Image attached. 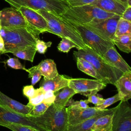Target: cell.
I'll list each match as a JSON object with an SVG mask.
<instances>
[{
    "mask_svg": "<svg viewBox=\"0 0 131 131\" xmlns=\"http://www.w3.org/2000/svg\"><path fill=\"white\" fill-rule=\"evenodd\" d=\"M35 11L46 20L48 27V32L55 34L61 38L69 39L75 43L78 50L83 49L86 47L76 29L60 15L42 10Z\"/></svg>",
    "mask_w": 131,
    "mask_h": 131,
    "instance_id": "1",
    "label": "cell"
},
{
    "mask_svg": "<svg viewBox=\"0 0 131 131\" xmlns=\"http://www.w3.org/2000/svg\"><path fill=\"white\" fill-rule=\"evenodd\" d=\"M75 58H81L89 61L106 84L114 85L116 81L123 74L118 69L110 66L103 57L89 47L73 52Z\"/></svg>",
    "mask_w": 131,
    "mask_h": 131,
    "instance_id": "2",
    "label": "cell"
},
{
    "mask_svg": "<svg viewBox=\"0 0 131 131\" xmlns=\"http://www.w3.org/2000/svg\"><path fill=\"white\" fill-rule=\"evenodd\" d=\"M116 14L106 12L93 5L68 8L60 16L71 24L84 25L96 19L110 18Z\"/></svg>",
    "mask_w": 131,
    "mask_h": 131,
    "instance_id": "3",
    "label": "cell"
},
{
    "mask_svg": "<svg viewBox=\"0 0 131 131\" xmlns=\"http://www.w3.org/2000/svg\"><path fill=\"white\" fill-rule=\"evenodd\" d=\"M0 34L4 41L5 51L13 52L36 44L37 38L26 28H2Z\"/></svg>",
    "mask_w": 131,
    "mask_h": 131,
    "instance_id": "4",
    "label": "cell"
},
{
    "mask_svg": "<svg viewBox=\"0 0 131 131\" xmlns=\"http://www.w3.org/2000/svg\"><path fill=\"white\" fill-rule=\"evenodd\" d=\"M30 117L48 131H67L69 125L67 107L59 108L53 104L43 114Z\"/></svg>",
    "mask_w": 131,
    "mask_h": 131,
    "instance_id": "5",
    "label": "cell"
},
{
    "mask_svg": "<svg viewBox=\"0 0 131 131\" xmlns=\"http://www.w3.org/2000/svg\"><path fill=\"white\" fill-rule=\"evenodd\" d=\"M12 7L17 9L23 6L34 10H42L60 15L69 6L66 0H4Z\"/></svg>",
    "mask_w": 131,
    "mask_h": 131,
    "instance_id": "6",
    "label": "cell"
},
{
    "mask_svg": "<svg viewBox=\"0 0 131 131\" xmlns=\"http://www.w3.org/2000/svg\"><path fill=\"white\" fill-rule=\"evenodd\" d=\"M71 24L79 33L84 45L100 56L102 57L109 48L115 47L113 42L101 38L84 26L74 24Z\"/></svg>",
    "mask_w": 131,
    "mask_h": 131,
    "instance_id": "7",
    "label": "cell"
},
{
    "mask_svg": "<svg viewBox=\"0 0 131 131\" xmlns=\"http://www.w3.org/2000/svg\"><path fill=\"white\" fill-rule=\"evenodd\" d=\"M120 17L117 15L105 19H96L83 26L101 38L113 42Z\"/></svg>",
    "mask_w": 131,
    "mask_h": 131,
    "instance_id": "8",
    "label": "cell"
},
{
    "mask_svg": "<svg viewBox=\"0 0 131 131\" xmlns=\"http://www.w3.org/2000/svg\"><path fill=\"white\" fill-rule=\"evenodd\" d=\"M17 124L31 127L37 131H48L35 122L29 115H23L15 113L6 107L0 105V126Z\"/></svg>",
    "mask_w": 131,
    "mask_h": 131,
    "instance_id": "9",
    "label": "cell"
},
{
    "mask_svg": "<svg viewBox=\"0 0 131 131\" xmlns=\"http://www.w3.org/2000/svg\"><path fill=\"white\" fill-rule=\"evenodd\" d=\"M17 10L21 13L26 19L27 29L37 38H39V34L48 32V24L45 18L36 11L32 9L20 6Z\"/></svg>",
    "mask_w": 131,
    "mask_h": 131,
    "instance_id": "10",
    "label": "cell"
},
{
    "mask_svg": "<svg viewBox=\"0 0 131 131\" xmlns=\"http://www.w3.org/2000/svg\"><path fill=\"white\" fill-rule=\"evenodd\" d=\"M112 131H131V106L128 101L121 100L112 117Z\"/></svg>",
    "mask_w": 131,
    "mask_h": 131,
    "instance_id": "11",
    "label": "cell"
},
{
    "mask_svg": "<svg viewBox=\"0 0 131 131\" xmlns=\"http://www.w3.org/2000/svg\"><path fill=\"white\" fill-rule=\"evenodd\" d=\"M106 85L102 80L86 78H70L68 83V86L73 89L76 94H80L85 97L97 94L104 89Z\"/></svg>",
    "mask_w": 131,
    "mask_h": 131,
    "instance_id": "12",
    "label": "cell"
},
{
    "mask_svg": "<svg viewBox=\"0 0 131 131\" xmlns=\"http://www.w3.org/2000/svg\"><path fill=\"white\" fill-rule=\"evenodd\" d=\"M0 20L2 28H26L28 25L24 17L17 9L5 8L1 11Z\"/></svg>",
    "mask_w": 131,
    "mask_h": 131,
    "instance_id": "13",
    "label": "cell"
},
{
    "mask_svg": "<svg viewBox=\"0 0 131 131\" xmlns=\"http://www.w3.org/2000/svg\"><path fill=\"white\" fill-rule=\"evenodd\" d=\"M107 110V108L104 110H100L96 106H89L84 109H78L69 106L67 107L69 125L79 123L91 117L101 114Z\"/></svg>",
    "mask_w": 131,
    "mask_h": 131,
    "instance_id": "14",
    "label": "cell"
},
{
    "mask_svg": "<svg viewBox=\"0 0 131 131\" xmlns=\"http://www.w3.org/2000/svg\"><path fill=\"white\" fill-rule=\"evenodd\" d=\"M102 57L110 66L118 69L123 73L131 71L129 66L117 52L115 47L109 48Z\"/></svg>",
    "mask_w": 131,
    "mask_h": 131,
    "instance_id": "15",
    "label": "cell"
},
{
    "mask_svg": "<svg viewBox=\"0 0 131 131\" xmlns=\"http://www.w3.org/2000/svg\"><path fill=\"white\" fill-rule=\"evenodd\" d=\"M91 5L96 6L106 12L120 16L128 7L126 4L119 0H98Z\"/></svg>",
    "mask_w": 131,
    "mask_h": 131,
    "instance_id": "16",
    "label": "cell"
},
{
    "mask_svg": "<svg viewBox=\"0 0 131 131\" xmlns=\"http://www.w3.org/2000/svg\"><path fill=\"white\" fill-rule=\"evenodd\" d=\"M114 85L117 88L121 100L128 101L131 98V71L124 73L116 81Z\"/></svg>",
    "mask_w": 131,
    "mask_h": 131,
    "instance_id": "17",
    "label": "cell"
},
{
    "mask_svg": "<svg viewBox=\"0 0 131 131\" xmlns=\"http://www.w3.org/2000/svg\"><path fill=\"white\" fill-rule=\"evenodd\" d=\"M0 105H3L11 111L23 115H29L32 107L23 104L14 100L0 91Z\"/></svg>",
    "mask_w": 131,
    "mask_h": 131,
    "instance_id": "18",
    "label": "cell"
},
{
    "mask_svg": "<svg viewBox=\"0 0 131 131\" xmlns=\"http://www.w3.org/2000/svg\"><path fill=\"white\" fill-rule=\"evenodd\" d=\"M70 78L66 75L58 74L52 79H45L40 82L39 86L42 88L45 91H52L54 93L59 91L62 88L68 86Z\"/></svg>",
    "mask_w": 131,
    "mask_h": 131,
    "instance_id": "19",
    "label": "cell"
},
{
    "mask_svg": "<svg viewBox=\"0 0 131 131\" xmlns=\"http://www.w3.org/2000/svg\"><path fill=\"white\" fill-rule=\"evenodd\" d=\"M116 106L107 113L102 114L95 121L93 131H112V117Z\"/></svg>",
    "mask_w": 131,
    "mask_h": 131,
    "instance_id": "20",
    "label": "cell"
},
{
    "mask_svg": "<svg viewBox=\"0 0 131 131\" xmlns=\"http://www.w3.org/2000/svg\"><path fill=\"white\" fill-rule=\"evenodd\" d=\"M37 66L45 79H52L58 74L56 63L52 59H47L42 60Z\"/></svg>",
    "mask_w": 131,
    "mask_h": 131,
    "instance_id": "21",
    "label": "cell"
},
{
    "mask_svg": "<svg viewBox=\"0 0 131 131\" xmlns=\"http://www.w3.org/2000/svg\"><path fill=\"white\" fill-rule=\"evenodd\" d=\"M76 94L75 91L69 86L64 87L60 92L55 93V99L53 104L59 108H62L66 106L69 100Z\"/></svg>",
    "mask_w": 131,
    "mask_h": 131,
    "instance_id": "22",
    "label": "cell"
},
{
    "mask_svg": "<svg viewBox=\"0 0 131 131\" xmlns=\"http://www.w3.org/2000/svg\"><path fill=\"white\" fill-rule=\"evenodd\" d=\"M111 110V108L107 109L104 113L91 117L79 123L68 125L67 131H93V125L97 119L102 114L110 112Z\"/></svg>",
    "mask_w": 131,
    "mask_h": 131,
    "instance_id": "23",
    "label": "cell"
},
{
    "mask_svg": "<svg viewBox=\"0 0 131 131\" xmlns=\"http://www.w3.org/2000/svg\"><path fill=\"white\" fill-rule=\"evenodd\" d=\"M75 59L76 60L77 68L79 70L96 79L103 81L101 77L96 71L92 63L89 61L81 58H77Z\"/></svg>",
    "mask_w": 131,
    "mask_h": 131,
    "instance_id": "24",
    "label": "cell"
},
{
    "mask_svg": "<svg viewBox=\"0 0 131 131\" xmlns=\"http://www.w3.org/2000/svg\"><path fill=\"white\" fill-rule=\"evenodd\" d=\"M113 42L120 51L126 53L131 52V34L115 37Z\"/></svg>",
    "mask_w": 131,
    "mask_h": 131,
    "instance_id": "25",
    "label": "cell"
},
{
    "mask_svg": "<svg viewBox=\"0 0 131 131\" xmlns=\"http://www.w3.org/2000/svg\"><path fill=\"white\" fill-rule=\"evenodd\" d=\"M37 52L35 45L26 47L24 49L13 52L12 53L17 58L33 62Z\"/></svg>",
    "mask_w": 131,
    "mask_h": 131,
    "instance_id": "26",
    "label": "cell"
},
{
    "mask_svg": "<svg viewBox=\"0 0 131 131\" xmlns=\"http://www.w3.org/2000/svg\"><path fill=\"white\" fill-rule=\"evenodd\" d=\"M131 34V21L120 17L115 31V37Z\"/></svg>",
    "mask_w": 131,
    "mask_h": 131,
    "instance_id": "27",
    "label": "cell"
},
{
    "mask_svg": "<svg viewBox=\"0 0 131 131\" xmlns=\"http://www.w3.org/2000/svg\"><path fill=\"white\" fill-rule=\"evenodd\" d=\"M45 90L41 87L35 89V92L34 96L29 99V102L27 104L31 107L37 105L43 101Z\"/></svg>",
    "mask_w": 131,
    "mask_h": 131,
    "instance_id": "28",
    "label": "cell"
},
{
    "mask_svg": "<svg viewBox=\"0 0 131 131\" xmlns=\"http://www.w3.org/2000/svg\"><path fill=\"white\" fill-rule=\"evenodd\" d=\"M25 71L29 73L28 77L29 78H31V85H35L41 79L42 75L37 65L33 66L28 69H26Z\"/></svg>",
    "mask_w": 131,
    "mask_h": 131,
    "instance_id": "29",
    "label": "cell"
},
{
    "mask_svg": "<svg viewBox=\"0 0 131 131\" xmlns=\"http://www.w3.org/2000/svg\"><path fill=\"white\" fill-rule=\"evenodd\" d=\"M73 48H76L77 49L75 43L67 38H61V40L57 46V49L64 53H68Z\"/></svg>",
    "mask_w": 131,
    "mask_h": 131,
    "instance_id": "30",
    "label": "cell"
},
{
    "mask_svg": "<svg viewBox=\"0 0 131 131\" xmlns=\"http://www.w3.org/2000/svg\"><path fill=\"white\" fill-rule=\"evenodd\" d=\"M51 105L42 102L37 105L33 106L29 116H36L43 114Z\"/></svg>",
    "mask_w": 131,
    "mask_h": 131,
    "instance_id": "31",
    "label": "cell"
},
{
    "mask_svg": "<svg viewBox=\"0 0 131 131\" xmlns=\"http://www.w3.org/2000/svg\"><path fill=\"white\" fill-rule=\"evenodd\" d=\"M121 101V98L119 95V94L117 93L113 97L108 98L107 99H104L103 102L99 105L96 106L98 109L100 110H104L106 109L107 107L111 105L112 104L115 103V102Z\"/></svg>",
    "mask_w": 131,
    "mask_h": 131,
    "instance_id": "32",
    "label": "cell"
},
{
    "mask_svg": "<svg viewBox=\"0 0 131 131\" xmlns=\"http://www.w3.org/2000/svg\"><path fill=\"white\" fill-rule=\"evenodd\" d=\"M3 62L12 69L16 70H26L25 67L21 63L17 58L9 57L8 59L3 61Z\"/></svg>",
    "mask_w": 131,
    "mask_h": 131,
    "instance_id": "33",
    "label": "cell"
},
{
    "mask_svg": "<svg viewBox=\"0 0 131 131\" xmlns=\"http://www.w3.org/2000/svg\"><path fill=\"white\" fill-rule=\"evenodd\" d=\"M52 45L51 41L45 42L39 38H37L36 40L35 47L37 51L41 54H44L48 48L50 47Z\"/></svg>",
    "mask_w": 131,
    "mask_h": 131,
    "instance_id": "34",
    "label": "cell"
},
{
    "mask_svg": "<svg viewBox=\"0 0 131 131\" xmlns=\"http://www.w3.org/2000/svg\"><path fill=\"white\" fill-rule=\"evenodd\" d=\"M89 101L88 100H81L80 101H73L70 99L66 106H71L78 109H84L89 107Z\"/></svg>",
    "mask_w": 131,
    "mask_h": 131,
    "instance_id": "35",
    "label": "cell"
},
{
    "mask_svg": "<svg viewBox=\"0 0 131 131\" xmlns=\"http://www.w3.org/2000/svg\"><path fill=\"white\" fill-rule=\"evenodd\" d=\"M98 0H66L69 7H74L86 5H91Z\"/></svg>",
    "mask_w": 131,
    "mask_h": 131,
    "instance_id": "36",
    "label": "cell"
},
{
    "mask_svg": "<svg viewBox=\"0 0 131 131\" xmlns=\"http://www.w3.org/2000/svg\"><path fill=\"white\" fill-rule=\"evenodd\" d=\"M6 127L12 131H37L31 127L17 124H10Z\"/></svg>",
    "mask_w": 131,
    "mask_h": 131,
    "instance_id": "37",
    "label": "cell"
},
{
    "mask_svg": "<svg viewBox=\"0 0 131 131\" xmlns=\"http://www.w3.org/2000/svg\"><path fill=\"white\" fill-rule=\"evenodd\" d=\"M55 99V93L52 91L49 90L45 92L43 100V101L44 103L51 105L53 103Z\"/></svg>",
    "mask_w": 131,
    "mask_h": 131,
    "instance_id": "38",
    "label": "cell"
},
{
    "mask_svg": "<svg viewBox=\"0 0 131 131\" xmlns=\"http://www.w3.org/2000/svg\"><path fill=\"white\" fill-rule=\"evenodd\" d=\"M88 98V101L89 103H92L94 104L95 106H97L100 105L103 101L104 99L99 96V95L97 94H93L89 96Z\"/></svg>",
    "mask_w": 131,
    "mask_h": 131,
    "instance_id": "39",
    "label": "cell"
},
{
    "mask_svg": "<svg viewBox=\"0 0 131 131\" xmlns=\"http://www.w3.org/2000/svg\"><path fill=\"white\" fill-rule=\"evenodd\" d=\"M35 92V89L34 88L33 85H26L24 86L23 89V95L26 96L28 99L32 98Z\"/></svg>",
    "mask_w": 131,
    "mask_h": 131,
    "instance_id": "40",
    "label": "cell"
},
{
    "mask_svg": "<svg viewBox=\"0 0 131 131\" xmlns=\"http://www.w3.org/2000/svg\"><path fill=\"white\" fill-rule=\"evenodd\" d=\"M120 17L124 19L131 21V7H127Z\"/></svg>",
    "mask_w": 131,
    "mask_h": 131,
    "instance_id": "41",
    "label": "cell"
},
{
    "mask_svg": "<svg viewBox=\"0 0 131 131\" xmlns=\"http://www.w3.org/2000/svg\"><path fill=\"white\" fill-rule=\"evenodd\" d=\"M5 48L4 39L0 34V54H5Z\"/></svg>",
    "mask_w": 131,
    "mask_h": 131,
    "instance_id": "42",
    "label": "cell"
},
{
    "mask_svg": "<svg viewBox=\"0 0 131 131\" xmlns=\"http://www.w3.org/2000/svg\"><path fill=\"white\" fill-rule=\"evenodd\" d=\"M127 5L128 7H131V0L127 1Z\"/></svg>",
    "mask_w": 131,
    "mask_h": 131,
    "instance_id": "43",
    "label": "cell"
},
{
    "mask_svg": "<svg viewBox=\"0 0 131 131\" xmlns=\"http://www.w3.org/2000/svg\"><path fill=\"white\" fill-rule=\"evenodd\" d=\"M119 1H121L122 2H123V3H125V4H127V0H119Z\"/></svg>",
    "mask_w": 131,
    "mask_h": 131,
    "instance_id": "44",
    "label": "cell"
},
{
    "mask_svg": "<svg viewBox=\"0 0 131 131\" xmlns=\"http://www.w3.org/2000/svg\"><path fill=\"white\" fill-rule=\"evenodd\" d=\"M2 28V26H1V20H0V30Z\"/></svg>",
    "mask_w": 131,
    "mask_h": 131,
    "instance_id": "45",
    "label": "cell"
},
{
    "mask_svg": "<svg viewBox=\"0 0 131 131\" xmlns=\"http://www.w3.org/2000/svg\"><path fill=\"white\" fill-rule=\"evenodd\" d=\"M0 15H1V10H0Z\"/></svg>",
    "mask_w": 131,
    "mask_h": 131,
    "instance_id": "46",
    "label": "cell"
}]
</instances>
